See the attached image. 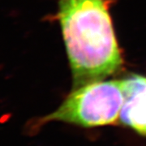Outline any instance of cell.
<instances>
[{"label": "cell", "instance_id": "7a4b0ae2", "mask_svg": "<svg viewBox=\"0 0 146 146\" xmlns=\"http://www.w3.org/2000/svg\"><path fill=\"white\" fill-rule=\"evenodd\" d=\"M123 101V80L87 84L73 89L55 111L29 127V132H34L36 128L51 121L84 127L115 124L119 119Z\"/></svg>", "mask_w": 146, "mask_h": 146}, {"label": "cell", "instance_id": "3957f363", "mask_svg": "<svg viewBox=\"0 0 146 146\" xmlns=\"http://www.w3.org/2000/svg\"><path fill=\"white\" fill-rule=\"evenodd\" d=\"M123 83L124 101L119 123L146 136V77L134 75Z\"/></svg>", "mask_w": 146, "mask_h": 146}, {"label": "cell", "instance_id": "6da1fadb", "mask_svg": "<svg viewBox=\"0 0 146 146\" xmlns=\"http://www.w3.org/2000/svg\"><path fill=\"white\" fill-rule=\"evenodd\" d=\"M58 18L75 88L119 70L122 55L103 0H58Z\"/></svg>", "mask_w": 146, "mask_h": 146}]
</instances>
